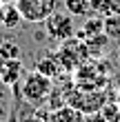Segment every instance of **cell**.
<instances>
[{
    "mask_svg": "<svg viewBox=\"0 0 120 122\" xmlns=\"http://www.w3.org/2000/svg\"><path fill=\"white\" fill-rule=\"evenodd\" d=\"M53 91V82L51 78L42 76L40 71H31V73L25 76L22 87H20V96H22L25 102H29L33 107H40L42 102H47L49 96Z\"/></svg>",
    "mask_w": 120,
    "mask_h": 122,
    "instance_id": "1",
    "label": "cell"
},
{
    "mask_svg": "<svg viewBox=\"0 0 120 122\" xmlns=\"http://www.w3.org/2000/svg\"><path fill=\"white\" fill-rule=\"evenodd\" d=\"M56 58L60 60V64H62L65 71H76L84 60H89V49H87V45H84L80 38L76 40L71 36V38L62 40V45L58 49V53H56Z\"/></svg>",
    "mask_w": 120,
    "mask_h": 122,
    "instance_id": "2",
    "label": "cell"
},
{
    "mask_svg": "<svg viewBox=\"0 0 120 122\" xmlns=\"http://www.w3.org/2000/svg\"><path fill=\"white\" fill-rule=\"evenodd\" d=\"M58 5H60V0H16V7L20 9L22 20L31 25L45 22L58 9Z\"/></svg>",
    "mask_w": 120,
    "mask_h": 122,
    "instance_id": "3",
    "label": "cell"
},
{
    "mask_svg": "<svg viewBox=\"0 0 120 122\" xmlns=\"http://www.w3.org/2000/svg\"><path fill=\"white\" fill-rule=\"evenodd\" d=\"M45 31H47V36H49L51 40H58V42L67 40V38H71V36L76 33L73 16H71L69 11L62 13V11L56 9L51 16L45 20Z\"/></svg>",
    "mask_w": 120,
    "mask_h": 122,
    "instance_id": "4",
    "label": "cell"
},
{
    "mask_svg": "<svg viewBox=\"0 0 120 122\" xmlns=\"http://www.w3.org/2000/svg\"><path fill=\"white\" fill-rule=\"evenodd\" d=\"M20 76H22V62H20V58L2 62V67H0V80H2V84H18Z\"/></svg>",
    "mask_w": 120,
    "mask_h": 122,
    "instance_id": "5",
    "label": "cell"
},
{
    "mask_svg": "<svg viewBox=\"0 0 120 122\" xmlns=\"http://www.w3.org/2000/svg\"><path fill=\"white\" fill-rule=\"evenodd\" d=\"M36 71H40L42 76H47V78H58L62 71V64H60V60L56 58V56H45V58H40L38 62H36Z\"/></svg>",
    "mask_w": 120,
    "mask_h": 122,
    "instance_id": "6",
    "label": "cell"
},
{
    "mask_svg": "<svg viewBox=\"0 0 120 122\" xmlns=\"http://www.w3.org/2000/svg\"><path fill=\"white\" fill-rule=\"evenodd\" d=\"M102 31H104V18L96 16V18H89L87 22L76 31V36H78L80 40H87V38H91V36H96V33H102Z\"/></svg>",
    "mask_w": 120,
    "mask_h": 122,
    "instance_id": "7",
    "label": "cell"
},
{
    "mask_svg": "<svg viewBox=\"0 0 120 122\" xmlns=\"http://www.w3.org/2000/svg\"><path fill=\"white\" fill-rule=\"evenodd\" d=\"M91 11L96 16H116L120 13V0H91Z\"/></svg>",
    "mask_w": 120,
    "mask_h": 122,
    "instance_id": "8",
    "label": "cell"
},
{
    "mask_svg": "<svg viewBox=\"0 0 120 122\" xmlns=\"http://www.w3.org/2000/svg\"><path fill=\"white\" fill-rule=\"evenodd\" d=\"M84 45H87V49H89V58H96L98 53H102L104 49H107V45H109V36L107 33H96V36H91V38H87V40H82Z\"/></svg>",
    "mask_w": 120,
    "mask_h": 122,
    "instance_id": "9",
    "label": "cell"
},
{
    "mask_svg": "<svg viewBox=\"0 0 120 122\" xmlns=\"http://www.w3.org/2000/svg\"><path fill=\"white\" fill-rule=\"evenodd\" d=\"M78 111L69 104H62L58 109H49V122H73Z\"/></svg>",
    "mask_w": 120,
    "mask_h": 122,
    "instance_id": "10",
    "label": "cell"
},
{
    "mask_svg": "<svg viewBox=\"0 0 120 122\" xmlns=\"http://www.w3.org/2000/svg\"><path fill=\"white\" fill-rule=\"evenodd\" d=\"M65 2V9L71 13V16H89L91 13V0H62Z\"/></svg>",
    "mask_w": 120,
    "mask_h": 122,
    "instance_id": "11",
    "label": "cell"
},
{
    "mask_svg": "<svg viewBox=\"0 0 120 122\" xmlns=\"http://www.w3.org/2000/svg\"><path fill=\"white\" fill-rule=\"evenodd\" d=\"M20 22H25V20H22V16H20V9L16 7V2H13V5H5L2 27H7V29H16V27H20Z\"/></svg>",
    "mask_w": 120,
    "mask_h": 122,
    "instance_id": "12",
    "label": "cell"
},
{
    "mask_svg": "<svg viewBox=\"0 0 120 122\" xmlns=\"http://www.w3.org/2000/svg\"><path fill=\"white\" fill-rule=\"evenodd\" d=\"M104 33L109 36V40H120V13L104 18Z\"/></svg>",
    "mask_w": 120,
    "mask_h": 122,
    "instance_id": "13",
    "label": "cell"
},
{
    "mask_svg": "<svg viewBox=\"0 0 120 122\" xmlns=\"http://www.w3.org/2000/svg\"><path fill=\"white\" fill-rule=\"evenodd\" d=\"M0 56L5 60H16L20 58V47L13 40H0Z\"/></svg>",
    "mask_w": 120,
    "mask_h": 122,
    "instance_id": "14",
    "label": "cell"
},
{
    "mask_svg": "<svg viewBox=\"0 0 120 122\" xmlns=\"http://www.w3.org/2000/svg\"><path fill=\"white\" fill-rule=\"evenodd\" d=\"M100 113L104 116V120H107V122H116V120L120 118V107H118V104H109V102H104V104H102V109H100Z\"/></svg>",
    "mask_w": 120,
    "mask_h": 122,
    "instance_id": "15",
    "label": "cell"
},
{
    "mask_svg": "<svg viewBox=\"0 0 120 122\" xmlns=\"http://www.w3.org/2000/svg\"><path fill=\"white\" fill-rule=\"evenodd\" d=\"M87 122H107V120L100 111H94V113H87Z\"/></svg>",
    "mask_w": 120,
    "mask_h": 122,
    "instance_id": "16",
    "label": "cell"
},
{
    "mask_svg": "<svg viewBox=\"0 0 120 122\" xmlns=\"http://www.w3.org/2000/svg\"><path fill=\"white\" fill-rule=\"evenodd\" d=\"M73 122H87V113H80V111H78V116H76Z\"/></svg>",
    "mask_w": 120,
    "mask_h": 122,
    "instance_id": "17",
    "label": "cell"
},
{
    "mask_svg": "<svg viewBox=\"0 0 120 122\" xmlns=\"http://www.w3.org/2000/svg\"><path fill=\"white\" fill-rule=\"evenodd\" d=\"M2 20H5V5H0V27H2Z\"/></svg>",
    "mask_w": 120,
    "mask_h": 122,
    "instance_id": "18",
    "label": "cell"
},
{
    "mask_svg": "<svg viewBox=\"0 0 120 122\" xmlns=\"http://www.w3.org/2000/svg\"><path fill=\"white\" fill-rule=\"evenodd\" d=\"M16 0H0V5H13Z\"/></svg>",
    "mask_w": 120,
    "mask_h": 122,
    "instance_id": "19",
    "label": "cell"
},
{
    "mask_svg": "<svg viewBox=\"0 0 120 122\" xmlns=\"http://www.w3.org/2000/svg\"><path fill=\"white\" fill-rule=\"evenodd\" d=\"M116 53H118V60H120V45H118V49H116Z\"/></svg>",
    "mask_w": 120,
    "mask_h": 122,
    "instance_id": "20",
    "label": "cell"
}]
</instances>
